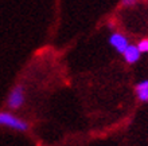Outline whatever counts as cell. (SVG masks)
<instances>
[{
    "label": "cell",
    "instance_id": "6da1fadb",
    "mask_svg": "<svg viewBox=\"0 0 148 146\" xmlns=\"http://www.w3.org/2000/svg\"><path fill=\"white\" fill-rule=\"evenodd\" d=\"M0 125L14 127L16 130H26L27 129V123L18 119L12 114H8V113H0Z\"/></svg>",
    "mask_w": 148,
    "mask_h": 146
},
{
    "label": "cell",
    "instance_id": "7a4b0ae2",
    "mask_svg": "<svg viewBox=\"0 0 148 146\" xmlns=\"http://www.w3.org/2000/svg\"><path fill=\"white\" fill-rule=\"evenodd\" d=\"M109 43L117 52H121V54H123L125 48L129 46L128 39L125 38L123 34H120V32H113L109 38Z\"/></svg>",
    "mask_w": 148,
    "mask_h": 146
},
{
    "label": "cell",
    "instance_id": "3957f363",
    "mask_svg": "<svg viewBox=\"0 0 148 146\" xmlns=\"http://www.w3.org/2000/svg\"><path fill=\"white\" fill-rule=\"evenodd\" d=\"M24 101V96H23V87L20 86H16L14 90H12L11 95L8 98V106L11 109H18L22 106Z\"/></svg>",
    "mask_w": 148,
    "mask_h": 146
},
{
    "label": "cell",
    "instance_id": "277c9868",
    "mask_svg": "<svg viewBox=\"0 0 148 146\" xmlns=\"http://www.w3.org/2000/svg\"><path fill=\"white\" fill-rule=\"evenodd\" d=\"M123 55H124L125 62L129 63V65H132V63H136V62L140 59L141 52L139 51V48H137L136 44H129V46L124 50Z\"/></svg>",
    "mask_w": 148,
    "mask_h": 146
},
{
    "label": "cell",
    "instance_id": "5b68a950",
    "mask_svg": "<svg viewBox=\"0 0 148 146\" xmlns=\"http://www.w3.org/2000/svg\"><path fill=\"white\" fill-rule=\"evenodd\" d=\"M136 46L140 52H148V39H141Z\"/></svg>",
    "mask_w": 148,
    "mask_h": 146
},
{
    "label": "cell",
    "instance_id": "8992f818",
    "mask_svg": "<svg viewBox=\"0 0 148 146\" xmlns=\"http://www.w3.org/2000/svg\"><path fill=\"white\" fill-rule=\"evenodd\" d=\"M137 96L140 101H148V88H144V90H137Z\"/></svg>",
    "mask_w": 148,
    "mask_h": 146
},
{
    "label": "cell",
    "instance_id": "52a82bcc",
    "mask_svg": "<svg viewBox=\"0 0 148 146\" xmlns=\"http://www.w3.org/2000/svg\"><path fill=\"white\" fill-rule=\"evenodd\" d=\"M144 88H148V81L140 82V83L136 86V91H137V90H144Z\"/></svg>",
    "mask_w": 148,
    "mask_h": 146
},
{
    "label": "cell",
    "instance_id": "ba28073f",
    "mask_svg": "<svg viewBox=\"0 0 148 146\" xmlns=\"http://www.w3.org/2000/svg\"><path fill=\"white\" fill-rule=\"evenodd\" d=\"M121 3H123V5H133L136 3V0H121Z\"/></svg>",
    "mask_w": 148,
    "mask_h": 146
}]
</instances>
